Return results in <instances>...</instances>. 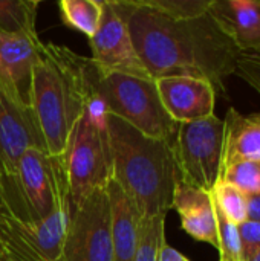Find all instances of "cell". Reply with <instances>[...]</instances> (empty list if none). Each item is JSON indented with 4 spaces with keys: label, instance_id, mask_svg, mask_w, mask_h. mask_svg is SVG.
Masks as SVG:
<instances>
[{
    "label": "cell",
    "instance_id": "603a6c76",
    "mask_svg": "<svg viewBox=\"0 0 260 261\" xmlns=\"http://www.w3.org/2000/svg\"><path fill=\"white\" fill-rule=\"evenodd\" d=\"M216 222H218V240L221 261H244L242 245L239 237V226L230 222L215 205Z\"/></svg>",
    "mask_w": 260,
    "mask_h": 261
},
{
    "label": "cell",
    "instance_id": "30bf717a",
    "mask_svg": "<svg viewBox=\"0 0 260 261\" xmlns=\"http://www.w3.org/2000/svg\"><path fill=\"white\" fill-rule=\"evenodd\" d=\"M89 44L90 60L100 72L150 76L136 55L127 20L116 0H103V17Z\"/></svg>",
    "mask_w": 260,
    "mask_h": 261
},
{
    "label": "cell",
    "instance_id": "7a4b0ae2",
    "mask_svg": "<svg viewBox=\"0 0 260 261\" xmlns=\"http://www.w3.org/2000/svg\"><path fill=\"white\" fill-rule=\"evenodd\" d=\"M92 60L66 46L43 43L32 69L29 110L44 151L61 158L92 98Z\"/></svg>",
    "mask_w": 260,
    "mask_h": 261
},
{
    "label": "cell",
    "instance_id": "277c9868",
    "mask_svg": "<svg viewBox=\"0 0 260 261\" xmlns=\"http://www.w3.org/2000/svg\"><path fill=\"white\" fill-rule=\"evenodd\" d=\"M61 164L70 210L80 206L93 191L107 188L112 180L107 112L93 93L70 135Z\"/></svg>",
    "mask_w": 260,
    "mask_h": 261
},
{
    "label": "cell",
    "instance_id": "484cf974",
    "mask_svg": "<svg viewBox=\"0 0 260 261\" xmlns=\"http://www.w3.org/2000/svg\"><path fill=\"white\" fill-rule=\"evenodd\" d=\"M239 237L242 245L244 261H250L260 249V222L245 220L239 225Z\"/></svg>",
    "mask_w": 260,
    "mask_h": 261
},
{
    "label": "cell",
    "instance_id": "f546056e",
    "mask_svg": "<svg viewBox=\"0 0 260 261\" xmlns=\"http://www.w3.org/2000/svg\"><path fill=\"white\" fill-rule=\"evenodd\" d=\"M5 255V251H3V246H2V243H0V258Z\"/></svg>",
    "mask_w": 260,
    "mask_h": 261
},
{
    "label": "cell",
    "instance_id": "ba28073f",
    "mask_svg": "<svg viewBox=\"0 0 260 261\" xmlns=\"http://www.w3.org/2000/svg\"><path fill=\"white\" fill-rule=\"evenodd\" d=\"M69 191L54 213L40 223H20L0 211V243L6 258L12 261H61L70 222Z\"/></svg>",
    "mask_w": 260,
    "mask_h": 261
},
{
    "label": "cell",
    "instance_id": "4dcf8cb0",
    "mask_svg": "<svg viewBox=\"0 0 260 261\" xmlns=\"http://www.w3.org/2000/svg\"><path fill=\"white\" fill-rule=\"evenodd\" d=\"M0 261H12V260H9V258H6V257H2V258H0Z\"/></svg>",
    "mask_w": 260,
    "mask_h": 261
},
{
    "label": "cell",
    "instance_id": "5b68a950",
    "mask_svg": "<svg viewBox=\"0 0 260 261\" xmlns=\"http://www.w3.org/2000/svg\"><path fill=\"white\" fill-rule=\"evenodd\" d=\"M67 191L61 158L29 148L17 170L0 179V211L20 223H40L54 213Z\"/></svg>",
    "mask_w": 260,
    "mask_h": 261
},
{
    "label": "cell",
    "instance_id": "83f0119b",
    "mask_svg": "<svg viewBox=\"0 0 260 261\" xmlns=\"http://www.w3.org/2000/svg\"><path fill=\"white\" fill-rule=\"evenodd\" d=\"M158 261H190L184 254H181L179 251H176L175 248L169 246L167 242L162 245L161 251H159V257Z\"/></svg>",
    "mask_w": 260,
    "mask_h": 261
},
{
    "label": "cell",
    "instance_id": "9c48e42d",
    "mask_svg": "<svg viewBox=\"0 0 260 261\" xmlns=\"http://www.w3.org/2000/svg\"><path fill=\"white\" fill-rule=\"evenodd\" d=\"M61 261H113L107 188L72 210Z\"/></svg>",
    "mask_w": 260,
    "mask_h": 261
},
{
    "label": "cell",
    "instance_id": "8992f818",
    "mask_svg": "<svg viewBox=\"0 0 260 261\" xmlns=\"http://www.w3.org/2000/svg\"><path fill=\"white\" fill-rule=\"evenodd\" d=\"M90 87L109 115L123 119L149 138L175 142L179 124L166 112L153 78L104 73L92 63Z\"/></svg>",
    "mask_w": 260,
    "mask_h": 261
},
{
    "label": "cell",
    "instance_id": "8fae6325",
    "mask_svg": "<svg viewBox=\"0 0 260 261\" xmlns=\"http://www.w3.org/2000/svg\"><path fill=\"white\" fill-rule=\"evenodd\" d=\"M41 44L38 34L0 32V92L21 109L29 110L32 69Z\"/></svg>",
    "mask_w": 260,
    "mask_h": 261
},
{
    "label": "cell",
    "instance_id": "52a82bcc",
    "mask_svg": "<svg viewBox=\"0 0 260 261\" xmlns=\"http://www.w3.org/2000/svg\"><path fill=\"white\" fill-rule=\"evenodd\" d=\"M224 142L225 122L216 115L179 124L173 151L181 180L211 191L222 176Z\"/></svg>",
    "mask_w": 260,
    "mask_h": 261
},
{
    "label": "cell",
    "instance_id": "5bb4252c",
    "mask_svg": "<svg viewBox=\"0 0 260 261\" xmlns=\"http://www.w3.org/2000/svg\"><path fill=\"white\" fill-rule=\"evenodd\" d=\"M172 208L179 214L181 226L190 237L198 242H205L215 249L219 248L218 222L211 191H205L179 180L175 190Z\"/></svg>",
    "mask_w": 260,
    "mask_h": 261
},
{
    "label": "cell",
    "instance_id": "ffe728a7",
    "mask_svg": "<svg viewBox=\"0 0 260 261\" xmlns=\"http://www.w3.org/2000/svg\"><path fill=\"white\" fill-rule=\"evenodd\" d=\"M211 196L218 210L234 225H241L247 220V194L239 188L219 179L211 190Z\"/></svg>",
    "mask_w": 260,
    "mask_h": 261
},
{
    "label": "cell",
    "instance_id": "4316f807",
    "mask_svg": "<svg viewBox=\"0 0 260 261\" xmlns=\"http://www.w3.org/2000/svg\"><path fill=\"white\" fill-rule=\"evenodd\" d=\"M247 220L260 222V194L247 196Z\"/></svg>",
    "mask_w": 260,
    "mask_h": 261
},
{
    "label": "cell",
    "instance_id": "ac0fdd59",
    "mask_svg": "<svg viewBox=\"0 0 260 261\" xmlns=\"http://www.w3.org/2000/svg\"><path fill=\"white\" fill-rule=\"evenodd\" d=\"M60 15L66 26L90 38L103 17V0H60Z\"/></svg>",
    "mask_w": 260,
    "mask_h": 261
},
{
    "label": "cell",
    "instance_id": "4fadbf2b",
    "mask_svg": "<svg viewBox=\"0 0 260 261\" xmlns=\"http://www.w3.org/2000/svg\"><path fill=\"white\" fill-rule=\"evenodd\" d=\"M29 148L44 151L31 110L18 107L0 92V179L17 170Z\"/></svg>",
    "mask_w": 260,
    "mask_h": 261
},
{
    "label": "cell",
    "instance_id": "2e32d148",
    "mask_svg": "<svg viewBox=\"0 0 260 261\" xmlns=\"http://www.w3.org/2000/svg\"><path fill=\"white\" fill-rule=\"evenodd\" d=\"M210 12L233 35L241 50H259L260 0H211Z\"/></svg>",
    "mask_w": 260,
    "mask_h": 261
},
{
    "label": "cell",
    "instance_id": "6da1fadb",
    "mask_svg": "<svg viewBox=\"0 0 260 261\" xmlns=\"http://www.w3.org/2000/svg\"><path fill=\"white\" fill-rule=\"evenodd\" d=\"M116 3L127 20L136 55L153 80L195 76L208 81L216 95L225 93V81L236 73L242 50L210 9L199 17L175 18L146 0Z\"/></svg>",
    "mask_w": 260,
    "mask_h": 261
},
{
    "label": "cell",
    "instance_id": "3957f363",
    "mask_svg": "<svg viewBox=\"0 0 260 261\" xmlns=\"http://www.w3.org/2000/svg\"><path fill=\"white\" fill-rule=\"evenodd\" d=\"M112 180L124 191L141 217L167 214L181 180L173 144L143 135L107 113Z\"/></svg>",
    "mask_w": 260,
    "mask_h": 261
},
{
    "label": "cell",
    "instance_id": "7402d4cb",
    "mask_svg": "<svg viewBox=\"0 0 260 261\" xmlns=\"http://www.w3.org/2000/svg\"><path fill=\"white\" fill-rule=\"evenodd\" d=\"M221 179L239 188L244 194H260V159H244L228 165Z\"/></svg>",
    "mask_w": 260,
    "mask_h": 261
},
{
    "label": "cell",
    "instance_id": "e0dca14e",
    "mask_svg": "<svg viewBox=\"0 0 260 261\" xmlns=\"http://www.w3.org/2000/svg\"><path fill=\"white\" fill-rule=\"evenodd\" d=\"M222 171L244 159H260V113L242 115L230 107L225 115Z\"/></svg>",
    "mask_w": 260,
    "mask_h": 261
},
{
    "label": "cell",
    "instance_id": "d6986e66",
    "mask_svg": "<svg viewBox=\"0 0 260 261\" xmlns=\"http://www.w3.org/2000/svg\"><path fill=\"white\" fill-rule=\"evenodd\" d=\"M37 9L35 0H0V32L37 34Z\"/></svg>",
    "mask_w": 260,
    "mask_h": 261
},
{
    "label": "cell",
    "instance_id": "cb8c5ba5",
    "mask_svg": "<svg viewBox=\"0 0 260 261\" xmlns=\"http://www.w3.org/2000/svg\"><path fill=\"white\" fill-rule=\"evenodd\" d=\"M152 8L175 17V18H192L199 17L210 9L211 0H146Z\"/></svg>",
    "mask_w": 260,
    "mask_h": 261
},
{
    "label": "cell",
    "instance_id": "f1b7e54d",
    "mask_svg": "<svg viewBox=\"0 0 260 261\" xmlns=\"http://www.w3.org/2000/svg\"><path fill=\"white\" fill-rule=\"evenodd\" d=\"M250 261H260V249L256 252V254H254V255H253V257H251V260Z\"/></svg>",
    "mask_w": 260,
    "mask_h": 261
},
{
    "label": "cell",
    "instance_id": "9a60e30c",
    "mask_svg": "<svg viewBox=\"0 0 260 261\" xmlns=\"http://www.w3.org/2000/svg\"><path fill=\"white\" fill-rule=\"evenodd\" d=\"M107 194L110 203L113 261H133L139 243L143 217L113 180L107 185Z\"/></svg>",
    "mask_w": 260,
    "mask_h": 261
},
{
    "label": "cell",
    "instance_id": "44dd1931",
    "mask_svg": "<svg viewBox=\"0 0 260 261\" xmlns=\"http://www.w3.org/2000/svg\"><path fill=\"white\" fill-rule=\"evenodd\" d=\"M166 243V214L144 217L141 236L133 261H158L159 251Z\"/></svg>",
    "mask_w": 260,
    "mask_h": 261
},
{
    "label": "cell",
    "instance_id": "d4e9b609",
    "mask_svg": "<svg viewBox=\"0 0 260 261\" xmlns=\"http://www.w3.org/2000/svg\"><path fill=\"white\" fill-rule=\"evenodd\" d=\"M260 95V49L242 50L238 57L236 73Z\"/></svg>",
    "mask_w": 260,
    "mask_h": 261
},
{
    "label": "cell",
    "instance_id": "7c38bea8",
    "mask_svg": "<svg viewBox=\"0 0 260 261\" xmlns=\"http://www.w3.org/2000/svg\"><path fill=\"white\" fill-rule=\"evenodd\" d=\"M159 99L176 124L193 122L215 115V87L195 76H161L155 80Z\"/></svg>",
    "mask_w": 260,
    "mask_h": 261
}]
</instances>
